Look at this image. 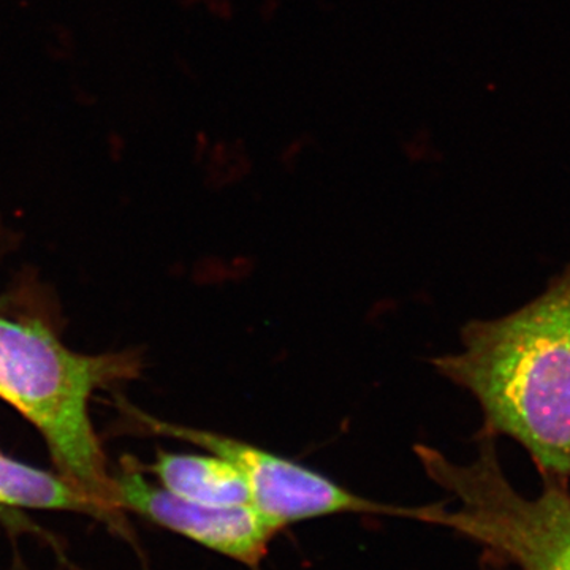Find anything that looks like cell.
I'll use <instances>...</instances> for the list:
<instances>
[{"mask_svg":"<svg viewBox=\"0 0 570 570\" xmlns=\"http://www.w3.org/2000/svg\"><path fill=\"white\" fill-rule=\"evenodd\" d=\"M115 480L116 502L165 530L245 566H258L279 532L253 505L209 508L153 485L138 469L126 466Z\"/></svg>","mask_w":570,"mask_h":570,"instance_id":"5b68a950","label":"cell"},{"mask_svg":"<svg viewBox=\"0 0 570 570\" xmlns=\"http://www.w3.org/2000/svg\"><path fill=\"white\" fill-rule=\"evenodd\" d=\"M151 471L165 490L195 504L209 508L250 505L249 489L242 472L230 461L214 453L160 452Z\"/></svg>","mask_w":570,"mask_h":570,"instance_id":"8992f818","label":"cell"},{"mask_svg":"<svg viewBox=\"0 0 570 570\" xmlns=\"http://www.w3.org/2000/svg\"><path fill=\"white\" fill-rule=\"evenodd\" d=\"M428 478L452 494L456 509L411 508L409 520L449 528L497 551L521 570H570V499L562 479L547 478L538 498L521 497L499 464L497 438L479 433V455L469 464L415 445Z\"/></svg>","mask_w":570,"mask_h":570,"instance_id":"3957f363","label":"cell"},{"mask_svg":"<svg viewBox=\"0 0 570 570\" xmlns=\"http://www.w3.org/2000/svg\"><path fill=\"white\" fill-rule=\"evenodd\" d=\"M0 505L9 508L75 510L100 519L91 499L75 489L61 474L7 459L0 453Z\"/></svg>","mask_w":570,"mask_h":570,"instance_id":"52a82bcc","label":"cell"},{"mask_svg":"<svg viewBox=\"0 0 570 570\" xmlns=\"http://www.w3.org/2000/svg\"><path fill=\"white\" fill-rule=\"evenodd\" d=\"M134 370L132 356L75 354L39 321L0 317V397L40 431L62 478L91 499L100 519L115 523V480L89 417V400L94 390Z\"/></svg>","mask_w":570,"mask_h":570,"instance_id":"7a4b0ae2","label":"cell"},{"mask_svg":"<svg viewBox=\"0 0 570 570\" xmlns=\"http://www.w3.org/2000/svg\"><path fill=\"white\" fill-rule=\"evenodd\" d=\"M433 365L475 397L480 434L519 442L543 478H570V264L508 316L469 322Z\"/></svg>","mask_w":570,"mask_h":570,"instance_id":"6da1fadb","label":"cell"},{"mask_svg":"<svg viewBox=\"0 0 570 570\" xmlns=\"http://www.w3.org/2000/svg\"><path fill=\"white\" fill-rule=\"evenodd\" d=\"M154 433L198 445L205 452L223 456L245 479L250 505L283 531L288 524L340 513L403 515V508L384 505L360 497L321 472L275 452L232 436L174 425L138 414Z\"/></svg>","mask_w":570,"mask_h":570,"instance_id":"277c9868","label":"cell"}]
</instances>
